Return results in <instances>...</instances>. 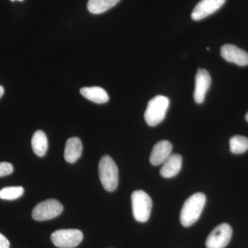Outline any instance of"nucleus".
<instances>
[{"mask_svg": "<svg viewBox=\"0 0 248 248\" xmlns=\"http://www.w3.org/2000/svg\"><path fill=\"white\" fill-rule=\"evenodd\" d=\"M24 190L20 186L6 187L0 190V199L3 200H15L24 195Z\"/></svg>", "mask_w": 248, "mask_h": 248, "instance_id": "obj_18", "label": "nucleus"}, {"mask_svg": "<svg viewBox=\"0 0 248 248\" xmlns=\"http://www.w3.org/2000/svg\"><path fill=\"white\" fill-rule=\"evenodd\" d=\"M31 145L36 155L40 157L45 156L48 145L46 134L42 130L36 131L31 140Z\"/></svg>", "mask_w": 248, "mask_h": 248, "instance_id": "obj_15", "label": "nucleus"}, {"mask_svg": "<svg viewBox=\"0 0 248 248\" xmlns=\"http://www.w3.org/2000/svg\"><path fill=\"white\" fill-rule=\"evenodd\" d=\"M4 88L2 87V86L0 85V98L2 97L3 94H4Z\"/></svg>", "mask_w": 248, "mask_h": 248, "instance_id": "obj_21", "label": "nucleus"}, {"mask_svg": "<svg viewBox=\"0 0 248 248\" xmlns=\"http://www.w3.org/2000/svg\"><path fill=\"white\" fill-rule=\"evenodd\" d=\"M172 151V143L167 140L157 142L152 150L150 161L153 166H159L169 158Z\"/></svg>", "mask_w": 248, "mask_h": 248, "instance_id": "obj_11", "label": "nucleus"}, {"mask_svg": "<svg viewBox=\"0 0 248 248\" xmlns=\"http://www.w3.org/2000/svg\"><path fill=\"white\" fill-rule=\"evenodd\" d=\"M63 210V205L58 200H46L36 205L32 210V217L35 221H47L59 216Z\"/></svg>", "mask_w": 248, "mask_h": 248, "instance_id": "obj_6", "label": "nucleus"}, {"mask_svg": "<svg viewBox=\"0 0 248 248\" xmlns=\"http://www.w3.org/2000/svg\"><path fill=\"white\" fill-rule=\"evenodd\" d=\"M206 197L202 192H197L190 196L183 205L180 214V221L184 227H190L200 218Z\"/></svg>", "mask_w": 248, "mask_h": 248, "instance_id": "obj_1", "label": "nucleus"}, {"mask_svg": "<svg viewBox=\"0 0 248 248\" xmlns=\"http://www.w3.org/2000/svg\"><path fill=\"white\" fill-rule=\"evenodd\" d=\"M211 84V78L206 70L200 69L195 77V88L194 99L197 104H202L205 100V94Z\"/></svg>", "mask_w": 248, "mask_h": 248, "instance_id": "obj_10", "label": "nucleus"}, {"mask_svg": "<svg viewBox=\"0 0 248 248\" xmlns=\"http://www.w3.org/2000/svg\"><path fill=\"white\" fill-rule=\"evenodd\" d=\"M11 1H16V0H11ZM17 1H24V0H17Z\"/></svg>", "mask_w": 248, "mask_h": 248, "instance_id": "obj_23", "label": "nucleus"}, {"mask_svg": "<svg viewBox=\"0 0 248 248\" xmlns=\"http://www.w3.org/2000/svg\"><path fill=\"white\" fill-rule=\"evenodd\" d=\"M232 236V230L228 223H222L210 232L205 241L207 248H224Z\"/></svg>", "mask_w": 248, "mask_h": 248, "instance_id": "obj_7", "label": "nucleus"}, {"mask_svg": "<svg viewBox=\"0 0 248 248\" xmlns=\"http://www.w3.org/2000/svg\"><path fill=\"white\" fill-rule=\"evenodd\" d=\"M221 55L226 61L240 66L248 65V53L232 45H225L221 47Z\"/></svg>", "mask_w": 248, "mask_h": 248, "instance_id": "obj_9", "label": "nucleus"}, {"mask_svg": "<svg viewBox=\"0 0 248 248\" xmlns=\"http://www.w3.org/2000/svg\"><path fill=\"white\" fill-rule=\"evenodd\" d=\"M82 143L78 138H71L67 140L64 150V159L67 162L73 164L81 156Z\"/></svg>", "mask_w": 248, "mask_h": 248, "instance_id": "obj_13", "label": "nucleus"}, {"mask_svg": "<svg viewBox=\"0 0 248 248\" xmlns=\"http://www.w3.org/2000/svg\"><path fill=\"white\" fill-rule=\"evenodd\" d=\"M226 0H201L193 9L191 17L195 21H200L218 11Z\"/></svg>", "mask_w": 248, "mask_h": 248, "instance_id": "obj_8", "label": "nucleus"}, {"mask_svg": "<svg viewBox=\"0 0 248 248\" xmlns=\"http://www.w3.org/2000/svg\"><path fill=\"white\" fill-rule=\"evenodd\" d=\"M210 50V48H207V50Z\"/></svg>", "mask_w": 248, "mask_h": 248, "instance_id": "obj_24", "label": "nucleus"}, {"mask_svg": "<svg viewBox=\"0 0 248 248\" xmlns=\"http://www.w3.org/2000/svg\"><path fill=\"white\" fill-rule=\"evenodd\" d=\"M132 207L135 220L144 223L151 216L153 202L151 197L143 190H136L132 194Z\"/></svg>", "mask_w": 248, "mask_h": 248, "instance_id": "obj_4", "label": "nucleus"}, {"mask_svg": "<svg viewBox=\"0 0 248 248\" xmlns=\"http://www.w3.org/2000/svg\"><path fill=\"white\" fill-rule=\"evenodd\" d=\"M169 104V98L165 96L158 95L153 98L148 102L145 112V120L148 125L155 126L161 123L166 117Z\"/></svg>", "mask_w": 248, "mask_h": 248, "instance_id": "obj_3", "label": "nucleus"}, {"mask_svg": "<svg viewBox=\"0 0 248 248\" xmlns=\"http://www.w3.org/2000/svg\"><path fill=\"white\" fill-rule=\"evenodd\" d=\"M120 0H89L87 7L93 14H101L115 6Z\"/></svg>", "mask_w": 248, "mask_h": 248, "instance_id": "obj_16", "label": "nucleus"}, {"mask_svg": "<svg viewBox=\"0 0 248 248\" xmlns=\"http://www.w3.org/2000/svg\"><path fill=\"white\" fill-rule=\"evenodd\" d=\"M0 248H10L9 240L1 233H0Z\"/></svg>", "mask_w": 248, "mask_h": 248, "instance_id": "obj_20", "label": "nucleus"}, {"mask_svg": "<svg viewBox=\"0 0 248 248\" xmlns=\"http://www.w3.org/2000/svg\"><path fill=\"white\" fill-rule=\"evenodd\" d=\"M99 179L103 187L108 192H113L117 189L119 182V172L115 161L108 155L101 158L99 167Z\"/></svg>", "mask_w": 248, "mask_h": 248, "instance_id": "obj_2", "label": "nucleus"}, {"mask_svg": "<svg viewBox=\"0 0 248 248\" xmlns=\"http://www.w3.org/2000/svg\"><path fill=\"white\" fill-rule=\"evenodd\" d=\"M14 166L10 163L0 162V177L9 175L14 172Z\"/></svg>", "mask_w": 248, "mask_h": 248, "instance_id": "obj_19", "label": "nucleus"}, {"mask_svg": "<svg viewBox=\"0 0 248 248\" xmlns=\"http://www.w3.org/2000/svg\"><path fill=\"white\" fill-rule=\"evenodd\" d=\"M160 174L164 178H172L180 172L182 167V157L180 155L172 154L163 163Z\"/></svg>", "mask_w": 248, "mask_h": 248, "instance_id": "obj_12", "label": "nucleus"}, {"mask_svg": "<svg viewBox=\"0 0 248 248\" xmlns=\"http://www.w3.org/2000/svg\"><path fill=\"white\" fill-rule=\"evenodd\" d=\"M83 96L96 104H104L109 100L108 94L105 90L100 87H84L80 90Z\"/></svg>", "mask_w": 248, "mask_h": 248, "instance_id": "obj_14", "label": "nucleus"}, {"mask_svg": "<svg viewBox=\"0 0 248 248\" xmlns=\"http://www.w3.org/2000/svg\"><path fill=\"white\" fill-rule=\"evenodd\" d=\"M246 120H247V122H248V112L247 114H246Z\"/></svg>", "mask_w": 248, "mask_h": 248, "instance_id": "obj_22", "label": "nucleus"}, {"mask_svg": "<svg viewBox=\"0 0 248 248\" xmlns=\"http://www.w3.org/2000/svg\"><path fill=\"white\" fill-rule=\"evenodd\" d=\"M51 241L60 248H74L79 246L83 240L82 232L77 229H63L54 232Z\"/></svg>", "mask_w": 248, "mask_h": 248, "instance_id": "obj_5", "label": "nucleus"}, {"mask_svg": "<svg viewBox=\"0 0 248 248\" xmlns=\"http://www.w3.org/2000/svg\"><path fill=\"white\" fill-rule=\"evenodd\" d=\"M230 147L234 154H243L248 150V139L241 135L232 137L230 140Z\"/></svg>", "mask_w": 248, "mask_h": 248, "instance_id": "obj_17", "label": "nucleus"}]
</instances>
